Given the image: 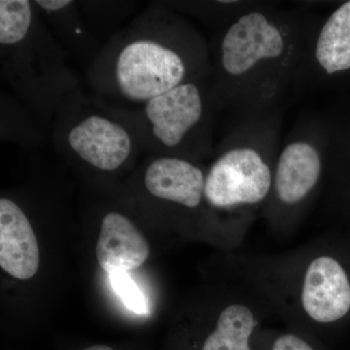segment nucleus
Returning a JSON list of instances; mask_svg holds the SVG:
<instances>
[{"label": "nucleus", "mask_w": 350, "mask_h": 350, "mask_svg": "<svg viewBox=\"0 0 350 350\" xmlns=\"http://www.w3.org/2000/svg\"><path fill=\"white\" fill-rule=\"evenodd\" d=\"M144 185L158 199L196 208L204 197L206 175L183 157L162 156L145 170Z\"/></svg>", "instance_id": "9d476101"}, {"label": "nucleus", "mask_w": 350, "mask_h": 350, "mask_svg": "<svg viewBox=\"0 0 350 350\" xmlns=\"http://www.w3.org/2000/svg\"><path fill=\"white\" fill-rule=\"evenodd\" d=\"M72 3L73 2L70 0H38L36 1V5L47 12H57Z\"/></svg>", "instance_id": "dca6fc26"}, {"label": "nucleus", "mask_w": 350, "mask_h": 350, "mask_svg": "<svg viewBox=\"0 0 350 350\" xmlns=\"http://www.w3.org/2000/svg\"><path fill=\"white\" fill-rule=\"evenodd\" d=\"M273 350H313L310 345L306 344L305 340L297 337V336H282L275 340Z\"/></svg>", "instance_id": "2eb2a0df"}, {"label": "nucleus", "mask_w": 350, "mask_h": 350, "mask_svg": "<svg viewBox=\"0 0 350 350\" xmlns=\"http://www.w3.org/2000/svg\"><path fill=\"white\" fill-rule=\"evenodd\" d=\"M282 111L241 120L206 175L204 198L216 208L252 206L268 197L280 153Z\"/></svg>", "instance_id": "7ed1b4c3"}, {"label": "nucleus", "mask_w": 350, "mask_h": 350, "mask_svg": "<svg viewBox=\"0 0 350 350\" xmlns=\"http://www.w3.org/2000/svg\"><path fill=\"white\" fill-rule=\"evenodd\" d=\"M149 254V244L129 218L119 213H109L103 217L96 258L108 275L139 268Z\"/></svg>", "instance_id": "9b49d317"}, {"label": "nucleus", "mask_w": 350, "mask_h": 350, "mask_svg": "<svg viewBox=\"0 0 350 350\" xmlns=\"http://www.w3.org/2000/svg\"><path fill=\"white\" fill-rule=\"evenodd\" d=\"M33 10L27 0L0 1V44L1 47L16 45L24 40L33 24Z\"/></svg>", "instance_id": "ddd939ff"}, {"label": "nucleus", "mask_w": 350, "mask_h": 350, "mask_svg": "<svg viewBox=\"0 0 350 350\" xmlns=\"http://www.w3.org/2000/svg\"><path fill=\"white\" fill-rule=\"evenodd\" d=\"M109 280L115 293L128 310L142 315L149 312L148 304L144 292L128 273H110Z\"/></svg>", "instance_id": "4468645a"}, {"label": "nucleus", "mask_w": 350, "mask_h": 350, "mask_svg": "<svg viewBox=\"0 0 350 350\" xmlns=\"http://www.w3.org/2000/svg\"><path fill=\"white\" fill-rule=\"evenodd\" d=\"M204 81L183 83L144 103V117L152 135L169 153H181L208 116L211 92Z\"/></svg>", "instance_id": "39448f33"}, {"label": "nucleus", "mask_w": 350, "mask_h": 350, "mask_svg": "<svg viewBox=\"0 0 350 350\" xmlns=\"http://www.w3.org/2000/svg\"><path fill=\"white\" fill-rule=\"evenodd\" d=\"M40 262L38 239L22 208L13 200H0V266L13 278L29 280Z\"/></svg>", "instance_id": "1a4fd4ad"}, {"label": "nucleus", "mask_w": 350, "mask_h": 350, "mask_svg": "<svg viewBox=\"0 0 350 350\" xmlns=\"http://www.w3.org/2000/svg\"><path fill=\"white\" fill-rule=\"evenodd\" d=\"M255 322L250 308L243 305L226 308L217 321V327L206 338L202 350H251L248 340Z\"/></svg>", "instance_id": "f8f14e48"}, {"label": "nucleus", "mask_w": 350, "mask_h": 350, "mask_svg": "<svg viewBox=\"0 0 350 350\" xmlns=\"http://www.w3.org/2000/svg\"><path fill=\"white\" fill-rule=\"evenodd\" d=\"M338 130V129H337ZM338 133H340V131H338ZM340 137H342V139L345 140V144L349 145L350 147V131L349 133H340Z\"/></svg>", "instance_id": "a211bd4d"}, {"label": "nucleus", "mask_w": 350, "mask_h": 350, "mask_svg": "<svg viewBox=\"0 0 350 350\" xmlns=\"http://www.w3.org/2000/svg\"><path fill=\"white\" fill-rule=\"evenodd\" d=\"M333 128L317 118L299 122L280 147L273 186L278 200L287 206L301 204L321 178L330 153Z\"/></svg>", "instance_id": "20e7f679"}, {"label": "nucleus", "mask_w": 350, "mask_h": 350, "mask_svg": "<svg viewBox=\"0 0 350 350\" xmlns=\"http://www.w3.org/2000/svg\"><path fill=\"white\" fill-rule=\"evenodd\" d=\"M105 59L98 80L105 91L144 105L183 83L204 81L213 71L204 41L172 13L153 27L131 31Z\"/></svg>", "instance_id": "f03ea898"}, {"label": "nucleus", "mask_w": 350, "mask_h": 350, "mask_svg": "<svg viewBox=\"0 0 350 350\" xmlns=\"http://www.w3.org/2000/svg\"><path fill=\"white\" fill-rule=\"evenodd\" d=\"M301 304L321 323L337 321L350 310V283L344 268L331 257H319L306 269Z\"/></svg>", "instance_id": "6e6552de"}, {"label": "nucleus", "mask_w": 350, "mask_h": 350, "mask_svg": "<svg viewBox=\"0 0 350 350\" xmlns=\"http://www.w3.org/2000/svg\"><path fill=\"white\" fill-rule=\"evenodd\" d=\"M68 144L78 158L105 172L121 167L135 145L125 126L103 114H89L76 122L68 131Z\"/></svg>", "instance_id": "423d86ee"}, {"label": "nucleus", "mask_w": 350, "mask_h": 350, "mask_svg": "<svg viewBox=\"0 0 350 350\" xmlns=\"http://www.w3.org/2000/svg\"><path fill=\"white\" fill-rule=\"evenodd\" d=\"M312 29L299 14L252 4L219 38L211 100L241 120L280 111L298 79Z\"/></svg>", "instance_id": "f257e3e1"}, {"label": "nucleus", "mask_w": 350, "mask_h": 350, "mask_svg": "<svg viewBox=\"0 0 350 350\" xmlns=\"http://www.w3.org/2000/svg\"><path fill=\"white\" fill-rule=\"evenodd\" d=\"M84 350H114L111 347H107V345H94V347H88Z\"/></svg>", "instance_id": "f3484780"}, {"label": "nucleus", "mask_w": 350, "mask_h": 350, "mask_svg": "<svg viewBox=\"0 0 350 350\" xmlns=\"http://www.w3.org/2000/svg\"><path fill=\"white\" fill-rule=\"evenodd\" d=\"M308 72L321 78L350 72V0L334 9L319 27H312L297 82Z\"/></svg>", "instance_id": "0eeeda50"}]
</instances>
